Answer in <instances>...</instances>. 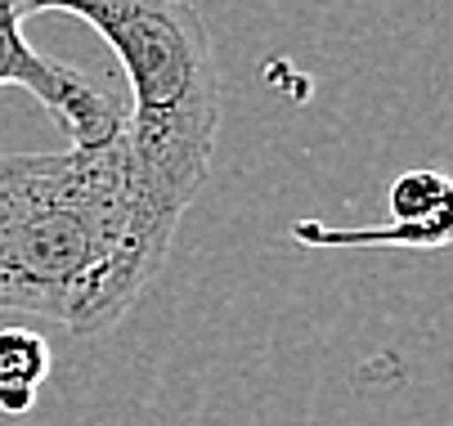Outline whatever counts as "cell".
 <instances>
[{"label": "cell", "instance_id": "cell-1", "mask_svg": "<svg viewBox=\"0 0 453 426\" xmlns=\"http://www.w3.org/2000/svg\"><path fill=\"white\" fill-rule=\"evenodd\" d=\"M153 278L126 126L95 148L0 153V310L104 337Z\"/></svg>", "mask_w": 453, "mask_h": 426}, {"label": "cell", "instance_id": "cell-6", "mask_svg": "<svg viewBox=\"0 0 453 426\" xmlns=\"http://www.w3.org/2000/svg\"><path fill=\"white\" fill-rule=\"evenodd\" d=\"M32 404H36V391H23V386H0V413L23 417V413H32Z\"/></svg>", "mask_w": 453, "mask_h": 426}, {"label": "cell", "instance_id": "cell-5", "mask_svg": "<svg viewBox=\"0 0 453 426\" xmlns=\"http://www.w3.org/2000/svg\"><path fill=\"white\" fill-rule=\"evenodd\" d=\"M50 346L41 332L27 328H0V386H23L36 391L50 377Z\"/></svg>", "mask_w": 453, "mask_h": 426}, {"label": "cell", "instance_id": "cell-4", "mask_svg": "<svg viewBox=\"0 0 453 426\" xmlns=\"http://www.w3.org/2000/svg\"><path fill=\"white\" fill-rule=\"evenodd\" d=\"M391 224L368 229H328L319 220H296L292 238L305 247H409L435 252L453 242V175L444 171H404L386 189Z\"/></svg>", "mask_w": 453, "mask_h": 426}, {"label": "cell", "instance_id": "cell-2", "mask_svg": "<svg viewBox=\"0 0 453 426\" xmlns=\"http://www.w3.org/2000/svg\"><path fill=\"white\" fill-rule=\"evenodd\" d=\"M19 14H73L121 58L135 229L162 270L184 211L211 179L220 135V72L203 14L184 0H19Z\"/></svg>", "mask_w": 453, "mask_h": 426}, {"label": "cell", "instance_id": "cell-3", "mask_svg": "<svg viewBox=\"0 0 453 426\" xmlns=\"http://www.w3.org/2000/svg\"><path fill=\"white\" fill-rule=\"evenodd\" d=\"M0 86H23L27 95H36V103L54 112L63 135L77 148L108 144L126 126L121 103L104 86H95L73 64H58V58L41 54L23 36L19 0H0Z\"/></svg>", "mask_w": 453, "mask_h": 426}]
</instances>
